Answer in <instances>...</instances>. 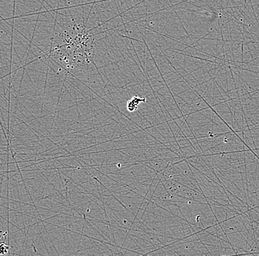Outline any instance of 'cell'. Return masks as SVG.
<instances>
[{
  "instance_id": "obj_1",
  "label": "cell",
  "mask_w": 259,
  "mask_h": 256,
  "mask_svg": "<svg viewBox=\"0 0 259 256\" xmlns=\"http://www.w3.org/2000/svg\"><path fill=\"white\" fill-rule=\"evenodd\" d=\"M146 102V98H140L138 96L132 97L131 100L127 103V109L129 111H134L138 109V106L140 103Z\"/></svg>"
},
{
  "instance_id": "obj_2",
  "label": "cell",
  "mask_w": 259,
  "mask_h": 256,
  "mask_svg": "<svg viewBox=\"0 0 259 256\" xmlns=\"http://www.w3.org/2000/svg\"><path fill=\"white\" fill-rule=\"evenodd\" d=\"M10 247L8 244L2 242V243L0 244V255H5L9 251Z\"/></svg>"
}]
</instances>
